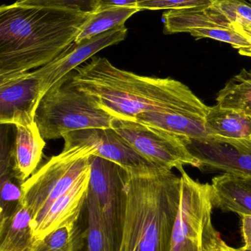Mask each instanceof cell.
Wrapping results in <instances>:
<instances>
[{
	"instance_id": "e575fe53",
	"label": "cell",
	"mask_w": 251,
	"mask_h": 251,
	"mask_svg": "<svg viewBox=\"0 0 251 251\" xmlns=\"http://www.w3.org/2000/svg\"></svg>"
},
{
	"instance_id": "277c9868",
	"label": "cell",
	"mask_w": 251,
	"mask_h": 251,
	"mask_svg": "<svg viewBox=\"0 0 251 251\" xmlns=\"http://www.w3.org/2000/svg\"><path fill=\"white\" fill-rule=\"evenodd\" d=\"M71 76L46 93L38 104L35 122L45 140L63 138L78 130L112 127L115 118L78 89Z\"/></svg>"
},
{
	"instance_id": "cb8c5ba5",
	"label": "cell",
	"mask_w": 251,
	"mask_h": 251,
	"mask_svg": "<svg viewBox=\"0 0 251 251\" xmlns=\"http://www.w3.org/2000/svg\"><path fill=\"white\" fill-rule=\"evenodd\" d=\"M190 34L197 39L210 38L226 43L238 50L250 48L251 47L249 40L233 28L214 27L195 29L191 31Z\"/></svg>"
},
{
	"instance_id": "83f0119b",
	"label": "cell",
	"mask_w": 251,
	"mask_h": 251,
	"mask_svg": "<svg viewBox=\"0 0 251 251\" xmlns=\"http://www.w3.org/2000/svg\"><path fill=\"white\" fill-rule=\"evenodd\" d=\"M241 217V233L243 237V247L241 251H251V215H243Z\"/></svg>"
},
{
	"instance_id": "e0dca14e",
	"label": "cell",
	"mask_w": 251,
	"mask_h": 251,
	"mask_svg": "<svg viewBox=\"0 0 251 251\" xmlns=\"http://www.w3.org/2000/svg\"><path fill=\"white\" fill-rule=\"evenodd\" d=\"M159 129L172 133L184 140L216 143L206 126V117L194 113L149 112L136 120Z\"/></svg>"
},
{
	"instance_id": "d4e9b609",
	"label": "cell",
	"mask_w": 251,
	"mask_h": 251,
	"mask_svg": "<svg viewBox=\"0 0 251 251\" xmlns=\"http://www.w3.org/2000/svg\"><path fill=\"white\" fill-rule=\"evenodd\" d=\"M15 2L23 5L61 7L92 13L100 7V0H16Z\"/></svg>"
},
{
	"instance_id": "8fae6325",
	"label": "cell",
	"mask_w": 251,
	"mask_h": 251,
	"mask_svg": "<svg viewBox=\"0 0 251 251\" xmlns=\"http://www.w3.org/2000/svg\"><path fill=\"white\" fill-rule=\"evenodd\" d=\"M41 99L39 82L29 72L0 78V123L34 122Z\"/></svg>"
},
{
	"instance_id": "ffe728a7",
	"label": "cell",
	"mask_w": 251,
	"mask_h": 251,
	"mask_svg": "<svg viewBox=\"0 0 251 251\" xmlns=\"http://www.w3.org/2000/svg\"><path fill=\"white\" fill-rule=\"evenodd\" d=\"M141 11L139 7L128 6H106L99 7L94 13H90L75 39V43H81L91 39L100 34L113 28L125 25V22L135 13Z\"/></svg>"
},
{
	"instance_id": "5bb4252c",
	"label": "cell",
	"mask_w": 251,
	"mask_h": 251,
	"mask_svg": "<svg viewBox=\"0 0 251 251\" xmlns=\"http://www.w3.org/2000/svg\"><path fill=\"white\" fill-rule=\"evenodd\" d=\"M206 126L216 143L251 151V112L210 107Z\"/></svg>"
},
{
	"instance_id": "4fadbf2b",
	"label": "cell",
	"mask_w": 251,
	"mask_h": 251,
	"mask_svg": "<svg viewBox=\"0 0 251 251\" xmlns=\"http://www.w3.org/2000/svg\"><path fill=\"white\" fill-rule=\"evenodd\" d=\"M187 147L199 160V169L208 172L221 171L237 176L251 177V151L229 145L187 140Z\"/></svg>"
},
{
	"instance_id": "ac0fdd59",
	"label": "cell",
	"mask_w": 251,
	"mask_h": 251,
	"mask_svg": "<svg viewBox=\"0 0 251 251\" xmlns=\"http://www.w3.org/2000/svg\"><path fill=\"white\" fill-rule=\"evenodd\" d=\"M214 206L240 216L251 215V188L234 174L224 173L212 181Z\"/></svg>"
},
{
	"instance_id": "9c48e42d",
	"label": "cell",
	"mask_w": 251,
	"mask_h": 251,
	"mask_svg": "<svg viewBox=\"0 0 251 251\" xmlns=\"http://www.w3.org/2000/svg\"><path fill=\"white\" fill-rule=\"evenodd\" d=\"M128 29L125 25L113 28L91 39L72 43L61 54L42 67L29 72L39 82L41 96L56 85L64 82L77 68L97 52L119 44L125 39Z\"/></svg>"
},
{
	"instance_id": "836d02e7",
	"label": "cell",
	"mask_w": 251,
	"mask_h": 251,
	"mask_svg": "<svg viewBox=\"0 0 251 251\" xmlns=\"http://www.w3.org/2000/svg\"><path fill=\"white\" fill-rule=\"evenodd\" d=\"M249 1H251V0H249Z\"/></svg>"
},
{
	"instance_id": "9a60e30c",
	"label": "cell",
	"mask_w": 251,
	"mask_h": 251,
	"mask_svg": "<svg viewBox=\"0 0 251 251\" xmlns=\"http://www.w3.org/2000/svg\"><path fill=\"white\" fill-rule=\"evenodd\" d=\"M163 22L164 32L167 35L207 28H233L235 22L217 1L209 5L167 10L163 13Z\"/></svg>"
},
{
	"instance_id": "52a82bcc",
	"label": "cell",
	"mask_w": 251,
	"mask_h": 251,
	"mask_svg": "<svg viewBox=\"0 0 251 251\" xmlns=\"http://www.w3.org/2000/svg\"><path fill=\"white\" fill-rule=\"evenodd\" d=\"M112 128L137 153L161 168L172 170L192 165L199 168V160L187 146V140L172 133L137 121L114 119Z\"/></svg>"
},
{
	"instance_id": "1f68e13d",
	"label": "cell",
	"mask_w": 251,
	"mask_h": 251,
	"mask_svg": "<svg viewBox=\"0 0 251 251\" xmlns=\"http://www.w3.org/2000/svg\"><path fill=\"white\" fill-rule=\"evenodd\" d=\"M240 177L242 178V180L251 188V177Z\"/></svg>"
},
{
	"instance_id": "ba28073f",
	"label": "cell",
	"mask_w": 251,
	"mask_h": 251,
	"mask_svg": "<svg viewBox=\"0 0 251 251\" xmlns=\"http://www.w3.org/2000/svg\"><path fill=\"white\" fill-rule=\"evenodd\" d=\"M87 197L98 207L112 251H117L120 222L128 174L114 162L100 156L91 158Z\"/></svg>"
},
{
	"instance_id": "5b68a950",
	"label": "cell",
	"mask_w": 251,
	"mask_h": 251,
	"mask_svg": "<svg viewBox=\"0 0 251 251\" xmlns=\"http://www.w3.org/2000/svg\"><path fill=\"white\" fill-rule=\"evenodd\" d=\"M96 155L93 146H63L59 154L52 156L22 184V203L33 218L32 224L91 169V158Z\"/></svg>"
},
{
	"instance_id": "d6986e66",
	"label": "cell",
	"mask_w": 251,
	"mask_h": 251,
	"mask_svg": "<svg viewBox=\"0 0 251 251\" xmlns=\"http://www.w3.org/2000/svg\"><path fill=\"white\" fill-rule=\"evenodd\" d=\"M32 218L22 204L4 222L0 223V251H32L35 240Z\"/></svg>"
},
{
	"instance_id": "2e32d148",
	"label": "cell",
	"mask_w": 251,
	"mask_h": 251,
	"mask_svg": "<svg viewBox=\"0 0 251 251\" xmlns=\"http://www.w3.org/2000/svg\"><path fill=\"white\" fill-rule=\"evenodd\" d=\"M14 126L15 138L11 148L13 171L22 184L39 165L46 142L35 121L17 124Z\"/></svg>"
},
{
	"instance_id": "f546056e",
	"label": "cell",
	"mask_w": 251,
	"mask_h": 251,
	"mask_svg": "<svg viewBox=\"0 0 251 251\" xmlns=\"http://www.w3.org/2000/svg\"><path fill=\"white\" fill-rule=\"evenodd\" d=\"M106 6L137 7V0H100L99 7H106Z\"/></svg>"
},
{
	"instance_id": "4316f807",
	"label": "cell",
	"mask_w": 251,
	"mask_h": 251,
	"mask_svg": "<svg viewBox=\"0 0 251 251\" xmlns=\"http://www.w3.org/2000/svg\"><path fill=\"white\" fill-rule=\"evenodd\" d=\"M234 22L241 21L251 24V3L238 1H215Z\"/></svg>"
},
{
	"instance_id": "30bf717a",
	"label": "cell",
	"mask_w": 251,
	"mask_h": 251,
	"mask_svg": "<svg viewBox=\"0 0 251 251\" xmlns=\"http://www.w3.org/2000/svg\"><path fill=\"white\" fill-rule=\"evenodd\" d=\"M64 147L91 146L96 156L117 164L127 172H144L159 167L137 153L113 128H86L64 134ZM161 168V167H160Z\"/></svg>"
},
{
	"instance_id": "44dd1931",
	"label": "cell",
	"mask_w": 251,
	"mask_h": 251,
	"mask_svg": "<svg viewBox=\"0 0 251 251\" xmlns=\"http://www.w3.org/2000/svg\"><path fill=\"white\" fill-rule=\"evenodd\" d=\"M217 105L251 112V71L243 69L218 93Z\"/></svg>"
},
{
	"instance_id": "3957f363",
	"label": "cell",
	"mask_w": 251,
	"mask_h": 251,
	"mask_svg": "<svg viewBox=\"0 0 251 251\" xmlns=\"http://www.w3.org/2000/svg\"><path fill=\"white\" fill-rule=\"evenodd\" d=\"M128 174L117 251H170L181 178L160 167Z\"/></svg>"
},
{
	"instance_id": "7c38bea8",
	"label": "cell",
	"mask_w": 251,
	"mask_h": 251,
	"mask_svg": "<svg viewBox=\"0 0 251 251\" xmlns=\"http://www.w3.org/2000/svg\"><path fill=\"white\" fill-rule=\"evenodd\" d=\"M91 169L84 173L69 191L59 198L38 221L32 224L35 241L68 224H76L85 204Z\"/></svg>"
},
{
	"instance_id": "603a6c76",
	"label": "cell",
	"mask_w": 251,
	"mask_h": 251,
	"mask_svg": "<svg viewBox=\"0 0 251 251\" xmlns=\"http://www.w3.org/2000/svg\"><path fill=\"white\" fill-rule=\"evenodd\" d=\"M77 241L75 224H68L35 241L32 251H75Z\"/></svg>"
},
{
	"instance_id": "6da1fadb",
	"label": "cell",
	"mask_w": 251,
	"mask_h": 251,
	"mask_svg": "<svg viewBox=\"0 0 251 251\" xmlns=\"http://www.w3.org/2000/svg\"><path fill=\"white\" fill-rule=\"evenodd\" d=\"M71 79L111 116L122 120L135 121L149 112L206 117L210 108L179 81L136 75L118 69L106 57H94L81 65Z\"/></svg>"
},
{
	"instance_id": "4dcf8cb0",
	"label": "cell",
	"mask_w": 251,
	"mask_h": 251,
	"mask_svg": "<svg viewBox=\"0 0 251 251\" xmlns=\"http://www.w3.org/2000/svg\"><path fill=\"white\" fill-rule=\"evenodd\" d=\"M210 251H240V249H233L228 246L223 240L221 239L219 243L213 248Z\"/></svg>"
},
{
	"instance_id": "d6a6232c",
	"label": "cell",
	"mask_w": 251,
	"mask_h": 251,
	"mask_svg": "<svg viewBox=\"0 0 251 251\" xmlns=\"http://www.w3.org/2000/svg\"><path fill=\"white\" fill-rule=\"evenodd\" d=\"M212 1H225V0H212ZM228 1H238L241 2H247V0H228Z\"/></svg>"
},
{
	"instance_id": "484cf974",
	"label": "cell",
	"mask_w": 251,
	"mask_h": 251,
	"mask_svg": "<svg viewBox=\"0 0 251 251\" xmlns=\"http://www.w3.org/2000/svg\"><path fill=\"white\" fill-rule=\"evenodd\" d=\"M137 7L141 10H176L196 6L209 5L212 0H137Z\"/></svg>"
},
{
	"instance_id": "7402d4cb",
	"label": "cell",
	"mask_w": 251,
	"mask_h": 251,
	"mask_svg": "<svg viewBox=\"0 0 251 251\" xmlns=\"http://www.w3.org/2000/svg\"><path fill=\"white\" fill-rule=\"evenodd\" d=\"M84 205L87 212V228L84 234L85 251H112L98 207L87 196Z\"/></svg>"
},
{
	"instance_id": "8992f818",
	"label": "cell",
	"mask_w": 251,
	"mask_h": 251,
	"mask_svg": "<svg viewBox=\"0 0 251 251\" xmlns=\"http://www.w3.org/2000/svg\"><path fill=\"white\" fill-rule=\"evenodd\" d=\"M181 171V202L172 231L170 251H210L221 240L212 225L211 184Z\"/></svg>"
},
{
	"instance_id": "f1b7e54d",
	"label": "cell",
	"mask_w": 251,
	"mask_h": 251,
	"mask_svg": "<svg viewBox=\"0 0 251 251\" xmlns=\"http://www.w3.org/2000/svg\"><path fill=\"white\" fill-rule=\"evenodd\" d=\"M233 28L235 29L239 33L246 37L251 45V24L247 22H241V21H237L233 24ZM239 53L241 55L246 56V57H251V47L250 48L243 49L239 50Z\"/></svg>"
},
{
	"instance_id": "7a4b0ae2",
	"label": "cell",
	"mask_w": 251,
	"mask_h": 251,
	"mask_svg": "<svg viewBox=\"0 0 251 251\" xmlns=\"http://www.w3.org/2000/svg\"><path fill=\"white\" fill-rule=\"evenodd\" d=\"M90 13L61 7H0V78L45 66L72 43Z\"/></svg>"
}]
</instances>
